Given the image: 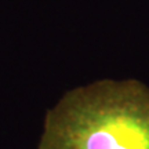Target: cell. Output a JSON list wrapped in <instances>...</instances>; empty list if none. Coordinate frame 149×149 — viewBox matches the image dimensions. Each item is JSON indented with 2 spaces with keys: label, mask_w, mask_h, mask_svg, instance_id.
Listing matches in <instances>:
<instances>
[{
  "label": "cell",
  "mask_w": 149,
  "mask_h": 149,
  "mask_svg": "<svg viewBox=\"0 0 149 149\" xmlns=\"http://www.w3.org/2000/svg\"><path fill=\"white\" fill-rule=\"evenodd\" d=\"M39 149H149V88L102 80L48 111Z\"/></svg>",
  "instance_id": "obj_1"
}]
</instances>
